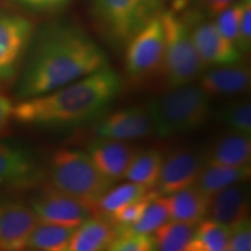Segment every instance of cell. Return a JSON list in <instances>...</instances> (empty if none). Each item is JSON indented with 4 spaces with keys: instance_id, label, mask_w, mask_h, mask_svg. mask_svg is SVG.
Masks as SVG:
<instances>
[{
    "instance_id": "obj_2",
    "label": "cell",
    "mask_w": 251,
    "mask_h": 251,
    "mask_svg": "<svg viewBox=\"0 0 251 251\" xmlns=\"http://www.w3.org/2000/svg\"><path fill=\"white\" fill-rule=\"evenodd\" d=\"M121 86L120 76L106 67L49 93L23 99L14 106L13 119L40 127H74L98 118Z\"/></svg>"
},
{
    "instance_id": "obj_1",
    "label": "cell",
    "mask_w": 251,
    "mask_h": 251,
    "mask_svg": "<svg viewBox=\"0 0 251 251\" xmlns=\"http://www.w3.org/2000/svg\"><path fill=\"white\" fill-rule=\"evenodd\" d=\"M107 67L103 50L70 26L47 29L37 39L18 84L21 99L49 93Z\"/></svg>"
},
{
    "instance_id": "obj_15",
    "label": "cell",
    "mask_w": 251,
    "mask_h": 251,
    "mask_svg": "<svg viewBox=\"0 0 251 251\" xmlns=\"http://www.w3.org/2000/svg\"><path fill=\"white\" fill-rule=\"evenodd\" d=\"M137 151L136 147L126 143V141L105 137L93 140L87 148V155L97 169L113 183L125 177Z\"/></svg>"
},
{
    "instance_id": "obj_20",
    "label": "cell",
    "mask_w": 251,
    "mask_h": 251,
    "mask_svg": "<svg viewBox=\"0 0 251 251\" xmlns=\"http://www.w3.org/2000/svg\"><path fill=\"white\" fill-rule=\"evenodd\" d=\"M250 176V164L231 166L207 163L194 184L206 194L212 197L226 187L244 183L249 179Z\"/></svg>"
},
{
    "instance_id": "obj_23",
    "label": "cell",
    "mask_w": 251,
    "mask_h": 251,
    "mask_svg": "<svg viewBox=\"0 0 251 251\" xmlns=\"http://www.w3.org/2000/svg\"><path fill=\"white\" fill-rule=\"evenodd\" d=\"M197 226L169 220L153 233V251H187Z\"/></svg>"
},
{
    "instance_id": "obj_39",
    "label": "cell",
    "mask_w": 251,
    "mask_h": 251,
    "mask_svg": "<svg viewBox=\"0 0 251 251\" xmlns=\"http://www.w3.org/2000/svg\"><path fill=\"white\" fill-rule=\"evenodd\" d=\"M0 251H2V250H0Z\"/></svg>"
},
{
    "instance_id": "obj_38",
    "label": "cell",
    "mask_w": 251,
    "mask_h": 251,
    "mask_svg": "<svg viewBox=\"0 0 251 251\" xmlns=\"http://www.w3.org/2000/svg\"><path fill=\"white\" fill-rule=\"evenodd\" d=\"M225 251H231V250H229V249H226Z\"/></svg>"
},
{
    "instance_id": "obj_17",
    "label": "cell",
    "mask_w": 251,
    "mask_h": 251,
    "mask_svg": "<svg viewBox=\"0 0 251 251\" xmlns=\"http://www.w3.org/2000/svg\"><path fill=\"white\" fill-rule=\"evenodd\" d=\"M200 87L211 96H231L247 92L251 85V71L247 64L219 65L203 72Z\"/></svg>"
},
{
    "instance_id": "obj_22",
    "label": "cell",
    "mask_w": 251,
    "mask_h": 251,
    "mask_svg": "<svg viewBox=\"0 0 251 251\" xmlns=\"http://www.w3.org/2000/svg\"><path fill=\"white\" fill-rule=\"evenodd\" d=\"M163 153L157 149H147L137 151L125 177L131 183H136L151 188L156 186L163 164Z\"/></svg>"
},
{
    "instance_id": "obj_24",
    "label": "cell",
    "mask_w": 251,
    "mask_h": 251,
    "mask_svg": "<svg viewBox=\"0 0 251 251\" xmlns=\"http://www.w3.org/2000/svg\"><path fill=\"white\" fill-rule=\"evenodd\" d=\"M75 229L67 226L39 222L31 231L27 247L42 251H68Z\"/></svg>"
},
{
    "instance_id": "obj_25",
    "label": "cell",
    "mask_w": 251,
    "mask_h": 251,
    "mask_svg": "<svg viewBox=\"0 0 251 251\" xmlns=\"http://www.w3.org/2000/svg\"><path fill=\"white\" fill-rule=\"evenodd\" d=\"M231 228L209 219L197 225L187 251H225L228 248Z\"/></svg>"
},
{
    "instance_id": "obj_30",
    "label": "cell",
    "mask_w": 251,
    "mask_h": 251,
    "mask_svg": "<svg viewBox=\"0 0 251 251\" xmlns=\"http://www.w3.org/2000/svg\"><path fill=\"white\" fill-rule=\"evenodd\" d=\"M241 12H242V1L235 2L233 6L214 17V20H213L220 34L229 42L233 43L235 47L237 45Z\"/></svg>"
},
{
    "instance_id": "obj_8",
    "label": "cell",
    "mask_w": 251,
    "mask_h": 251,
    "mask_svg": "<svg viewBox=\"0 0 251 251\" xmlns=\"http://www.w3.org/2000/svg\"><path fill=\"white\" fill-rule=\"evenodd\" d=\"M181 17L190 28L198 54L207 67H219L241 62L242 54L233 43L220 34L213 20H208V17L202 12L197 8L186 9Z\"/></svg>"
},
{
    "instance_id": "obj_6",
    "label": "cell",
    "mask_w": 251,
    "mask_h": 251,
    "mask_svg": "<svg viewBox=\"0 0 251 251\" xmlns=\"http://www.w3.org/2000/svg\"><path fill=\"white\" fill-rule=\"evenodd\" d=\"M162 6L163 0H92V13L100 30L120 46L161 14Z\"/></svg>"
},
{
    "instance_id": "obj_16",
    "label": "cell",
    "mask_w": 251,
    "mask_h": 251,
    "mask_svg": "<svg viewBox=\"0 0 251 251\" xmlns=\"http://www.w3.org/2000/svg\"><path fill=\"white\" fill-rule=\"evenodd\" d=\"M121 234L107 214L97 212L75 229L68 251H106Z\"/></svg>"
},
{
    "instance_id": "obj_37",
    "label": "cell",
    "mask_w": 251,
    "mask_h": 251,
    "mask_svg": "<svg viewBox=\"0 0 251 251\" xmlns=\"http://www.w3.org/2000/svg\"><path fill=\"white\" fill-rule=\"evenodd\" d=\"M244 2H251V0H242Z\"/></svg>"
},
{
    "instance_id": "obj_11",
    "label": "cell",
    "mask_w": 251,
    "mask_h": 251,
    "mask_svg": "<svg viewBox=\"0 0 251 251\" xmlns=\"http://www.w3.org/2000/svg\"><path fill=\"white\" fill-rule=\"evenodd\" d=\"M43 177L45 172L29 151L0 142V188H29Z\"/></svg>"
},
{
    "instance_id": "obj_32",
    "label": "cell",
    "mask_w": 251,
    "mask_h": 251,
    "mask_svg": "<svg viewBox=\"0 0 251 251\" xmlns=\"http://www.w3.org/2000/svg\"><path fill=\"white\" fill-rule=\"evenodd\" d=\"M231 251H251V221L246 218L231 228L228 248Z\"/></svg>"
},
{
    "instance_id": "obj_7",
    "label": "cell",
    "mask_w": 251,
    "mask_h": 251,
    "mask_svg": "<svg viewBox=\"0 0 251 251\" xmlns=\"http://www.w3.org/2000/svg\"><path fill=\"white\" fill-rule=\"evenodd\" d=\"M159 15L151 19L127 42L126 72L130 79L142 81L163 72L165 40Z\"/></svg>"
},
{
    "instance_id": "obj_28",
    "label": "cell",
    "mask_w": 251,
    "mask_h": 251,
    "mask_svg": "<svg viewBox=\"0 0 251 251\" xmlns=\"http://www.w3.org/2000/svg\"><path fill=\"white\" fill-rule=\"evenodd\" d=\"M218 118L233 133L251 136V105L249 100H241L226 106L218 113Z\"/></svg>"
},
{
    "instance_id": "obj_19",
    "label": "cell",
    "mask_w": 251,
    "mask_h": 251,
    "mask_svg": "<svg viewBox=\"0 0 251 251\" xmlns=\"http://www.w3.org/2000/svg\"><path fill=\"white\" fill-rule=\"evenodd\" d=\"M211 198L196 184L169 194L170 220L197 226L208 214Z\"/></svg>"
},
{
    "instance_id": "obj_18",
    "label": "cell",
    "mask_w": 251,
    "mask_h": 251,
    "mask_svg": "<svg viewBox=\"0 0 251 251\" xmlns=\"http://www.w3.org/2000/svg\"><path fill=\"white\" fill-rule=\"evenodd\" d=\"M249 209V190L241 183L226 187L212 196L208 214L214 221L233 228L248 218Z\"/></svg>"
},
{
    "instance_id": "obj_26",
    "label": "cell",
    "mask_w": 251,
    "mask_h": 251,
    "mask_svg": "<svg viewBox=\"0 0 251 251\" xmlns=\"http://www.w3.org/2000/svg\"><path fill=\"white\" fill-rule=\"evenodd\" d=\"M150 192V188L136 183H127L119 185L117 187H111L101 197L97 203L98 212L103 214H111L118 208L129 205L131 202L139 201Z\"/></svg>"
},
{
    "instance_id": "obj_10",
    "label": "cell",
    "mask_w": 251,
    "mask_h": 251,
    "mask_svg": "<svg viewBox=\"0 0 251 251\" xmlns=\"http://www.w3.org/2000/svg\"><path fill=\"white\" fill-rule=\"evenodd\" d=\"M208 163L207 153L192 148H180L163 159L157 192L169 196L196 183L200 172Z\"/></svg>"
},
{
    "instance_id": "obj_29",
    "label": "cell",
    "mask_w": 251,
    "mask_h": 251,
    "mask_svg": "<svg viewBox=\"0 0 251 251\" xmlns=\"http://www.w3.org/2000/svg\"><path fill=\"white\" fill-rule=\"evenodd\" d=\"M156 194H158L156 190L150 191L146 197L142 198L139 201L131 202L129 205L118 208L117 211H114L111 213V214L107 215L113 220V222H114L115 225L119 226V227L122 229V233H124L125 230H127L128 228H130L131 226L139 221L141 216L143 215L144 211H146L149 201L156 196Z\"/></svg>"
},
{
    "instance_id": "obj_33",
    "label": "cell",
    "mask_w": 251,
    "mask_h": 251,
    "mask_svg": "<svg viewBox=\"0 0 251 251\" xmlns=\"http://www.w3.org/2000/svg\"><path fill=\"white\" fill-rule=\"evenodd\" d=\"M251 46V2L242 1L236 48L241 54L249 51Z\"/></svg>"
},
{
    "instance_id": "obj_9",
    "label": "cell",
    "mask_w": 251,
    "mask_h": 251,
    "mask_svg": "<svg viewBox=\"0 0 251 251\" xmlns=\"http://www.w3.org/2000/svg\"><path fill=\"white\" fill-rule=\"evenodd\" d=\"M40 222L77 228L97 211L51 185L46 186L31 201Z\"/></svg>"
},
{
    "instance_id": "obj_14",
    "label": "cell",
    "mask_w": 251,
    "mask_h": 251,
    "mask_svg": "<svg viewBox=\"0 0 251 251\" xmlns=\"http://www.w3.org/2000/svg\"><path fill=\"white\" fill-rule=\"evenodd\" d=\"M97 134L99 137L119 141L144 139L153 134V126L146 106H134L102 119L97 126Z\"/></svg>"
},
{
    "instance_id": "obj_21",
    "label": "cell",
    "mask_w": 251,
    "mask_h": 251,
    "mask_svg": "<svg viewBox=\"0 0 251 251\" xmlns=\"http://www.w3.org/2000/svg\"><path fill=\"white\" fill-rule=\"evenodd\" d=\"M251 140L246 135L230 133L224 135L207 152V161L215 164L240 166L250 164Z\"/></svg>"
},
{
    "instance_id": "obj_35",
    "label": "cell",
    "mask_w": 251,
    "mask_h": 251,
    "mask_svg": "<svg viewBox=\"0 0 251 251\" xmlns=\"http://www.w3.org/2000/svg\"><path fill=\"white\" fill-rule=\"evenodd\" d=\"M14 105L8 96L0 91V136L5 135L9 129L13 119Z\"/></svg>"
},
{
    "instance_id": "obj_13",
    "label": "cell",
    "mask_w": 251,
    "mask_h": 251,
    "mask_svg": "<svg viewBox=\"0 0 251 251\" xmlns=\"http://www.w3.org/2000/svg\"><path fill=\"white\" fill-rule=\"evenodd\" d=\"M33 33V24L21 15L0 14V81L13 74Z\"/></svg>"
},
{
    "instance_id": "obj_31",
    "label": "cell",
    "mask_w": 251,
    "mask_h": 251,
    "mask_svg": "<svg viewBox=\"0 0 251 251\" xmlns=\"http://www.w3.org/2000/svg\"><path fill=\"white\" fill-rule=\"evenodd\" d=\"M106 251H153L152 237L124 231Z\"/></svg>"
},
{
    "instance_id": "obj_3",
    "label": "cell",
    "mask_w": 251,
    "mask_h": 251,
    "mask_svg": "<svg viewBox=\"0 0 251 251\" xmlns=\"http://www.w3.org/2000/svg\"><path fill=\"white\" fill-rule=\"evenodd\" d=\"M153 134L171 137L200 128L211 114L209 96L200 86L170 87L146 105Z\"/></svg>"
},
{
    "instance_id": "obj_12",
    "label": "cell",
    "mask_w": 251,
    "mask_h": 251,
    "mask_svg": "<svg viewBox=\"0 0 251 251\" xmlns=\"http://www.w3.org/2000/svg\"><path fill=\"white\" fill-rule=\"evenodd\" d=\"M39 222L33 208L24 202L0 201V250L23 251Z\"/></svg>"
},
{
    "instance_id": "obj_4",
    "label": "cell",
    "mask_w": 251,
    "mask_h": 251,
    "mask_svg": "<svg viewBox=\"0 0 251 251\" xmlns=\"http://www.w3.org/2000/svg\"><path fill=\"white\" fill-rule=\"evenodd\" d=\"M50 185L97 211V203L113 186L86 152L59 149L49 163Z\"/></svg>"
},
{
    "instance_id": "obj_5",
    "label": "cell",
    "mask_w": 251,
    "mask_h": 251,
    "mask_svg": "<svg viewBox=\"0 0 251 251\" xmlns=\"http://www.w3.org/2000/svg\"><path fill=\"white\" fill-rule=\"evenodd\" d=\"M164 29V71L170 87L193 84L202 76L208 67L198 54L190 28L176 11H165L161 15Z\"/></svg>"
},
{
    "instance_id": "obj_34",
    "label": "cell",
    "mask_w": 251,
    "mask_h": 251,
    "mask_svg": "<svg viewBox=\"0 0 251 251\" xmlns=\"http://www.w3.org/2000/svg\"><path fill=\"white\" fill-rule=\"evenodd\" d=\"M200 12L207 17H216L230 6H233L236 0H194Z\"/></svg>"
},
{
    "instance_id": "obj_36",
    "label": "cell",
    "mask_w": 251,
    "mask_h": 251,
    "mask_svg": "<svg viewBox=\"0 0 251 251\" xmlns=\"http://www.w3.org/2000/svg\"><path fill=\"white\" fill-rule=\"evenodd\" d=\"M21 4L39 9H52L61 7L70 0H18Z\"/></svg>"
},
{
    "instance_id": "obj_27",
    "label": "cell",
    "mask_w": 251,
    "mask_h": 251,
    "mask_svg": "<svg viewBox=\"0 0 251 251\" xmlns=\"http://www.w3.org/2000/svg\"><path fill=\"white\" fill-rule=\"evenodd\" d=\"M169 220H170L169 199L168 197L159 196L158 193L150 200L139 221L125 231L133 234L151 235Z\"/></svg>"
}]
</instances>
